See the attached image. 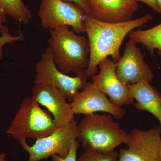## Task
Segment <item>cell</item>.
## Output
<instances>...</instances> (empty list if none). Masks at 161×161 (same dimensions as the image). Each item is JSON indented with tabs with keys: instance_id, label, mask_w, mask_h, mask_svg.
Returning <instances> with one entry per match:
<instances>
[{
	"instance_id": "8992f818",
	"label": "cell",
	"mask_w": 161,
	"mask_h": 161,
	"mask_svg": "<svg viewBox=\"0 0 161 161\" xmlns=\"http://www.w3.org/2000/svg\"><path fill=\"white\" fill-rule=\"evenodd\" d=\"M72 77L63 74L58 69L49 46L41 55L36 64L35 84H44L51 85L60 90L70 101H72L78 90L83 89L87 83L85 70L77 73Z\"/></svg>"
},
{
	"instance_id": "44dd1931",
	"label": "cell",
	"mask_w": 161,
	"mask_h": 161,
	"mask_svg": "<svg viewBox=\"0 0 161 161\" xmlns=\"http://www.w3.org/2000/svg\"><path fill=\"white\" fill-rule=\"evenodd\" d=\"M63 1L74 3L78 4L84 9L87 14L90 15L89 9L86 0H63Z\"/></svg>"
},
{
	"instance_id": "ffe728a7",
	"label": "cell",
	"mask_w": 161,
	"mask_h": 161,
	"mask_svg": "<svg viewBox=\"0 0 161 161\" xmlns=\"http://www.w3.org/2000/svg\"><path fill=\"white\" fill-rule=\"evenodd\" d=\"M137 2H142L150 6L154 11L161 14V11L158 5L156 0H136Z\"/></svg>"
},
{
	"instance_id": "30bf717a",
	"label": "cell",
	"mask_w": 161,
	"mask_h": 161,
	"mask_svg": "<svg viewBox=\"0 0 161 161\" xmlns=\"http://www.w3.org/2000/svg\"><path fill=\"white\" fill-rule=\"evenodd\" d=\"M69 104L77 115L103 112L116 119H122L125 115V110L112 103L93 82H88L81 92H77Z\"/></svg>"
},
{
	"instance_id": "cb8c5ba5",
	"label": "cell",
	"mask_w": 161,
	"mask_h": 161,
	"mask_svg": "<svg viewBox=\"0 0 161 161\" xmlns=\"http://www.w3.org/2000/svg\"><path fill=\"white\" fill-rule=\"evenodd\" d=\"M160 123V125L161 126V121L160 122H159ZM159 157H160V161H161V145L160 147V153H159Z\"/></svg>"
},
{
	"instance_id": "5b68a950",
	"label": "cell",
	"mask_w": 161,
	"mask_h": 161,
	"mask_svg": "<svg viewBox=\"0 0 161 161\" xmlns=\"http://www.w3.org/2000/svg\"><path fill=\"white\" fill-rule=\"evenodd\" d=\"M86 14L78 4L63 0H41L38 11L43 29L69 26L77 34L86 32L84 19Z\"/></svg>"
},
{
	"instance_id": "4fadbf2b",
	"label": "cell",
	"mask_w": 161,
	"mask_h": 161,
	"mask_svg": "<svg viewBox=\"0 0 161 161\" xmlns=\"http://www.w3.org/2000/svg\"><path fill=\"white\" fill-rule=\"evenodd\" d=\"M90 15L107 23H121L132 20L138 9L136 0H86Z\"/></svg>"
},
{
	"instance_id": "603a6c76",
	"label": "cell",
	"mask_w": 161,
	"mask_h": 161,
	"mask_svg": "<svg viewBox=\"0 0 161 161\" xmlns=\"http://www.w3.org/2000/svg\"><path fill=\"white\" fill-rule=\"evenodd\" d=\"M156 1L159 8H160L161 11V0H156Z\"/></svg>"
},
{
	"instance_id": "9c48e42d",
	"label": "cell",
	"mask_w": 161,
	"mask_h": 161,
	"mask_svg": "<svg viewBox=\"0 0 161 161\" xmlns=\"http://www.w3.org/2000/svg\"><path fill=\"white\" fill-rule=\"evenodd\" d=\"M116 74L121 82L134 85L141 82L150 83L154 78L153 72L144 60L136 42L130 39L126 44L124 54L116 63Z\"/></svg>"
},
{
	"instance_id": "3957f363",
	"label": "cell",
	"mask_w": 161,
	"mask_h": 161,
	"mask_svg": "<svg viewBox=\"0 0 161 161\" xmlns=\"http://www.w3.org/2000/svg\"><path fill=\"white\" fill-rule=\"evenodd\" d=\"M78 127L77 140L85 150L112 152L119 145L125 144L129 138V133L122 129L110 114L85 115Z\"/></svg>"
},
{
	"instance_id": "5bb4252c",
	"label": "cell",
	"mask_w": 161,
	"mask_h": 161,
	"mask_svg": "<svg viewBox=\"0 0 161 161\" xmlns=\"http://www.w3.org/2000/svg\"><path fill=\"white\" fill-rule=\"evenodd\" d=\"M130 95L136 100L134 107L140 111L150 112L161 121V94L148 82L129 85Z\"/></svg>"
},
{
	"instance_id": "6da1fadb",
	"label": "cell",
	"mask_w": 161,
	"mask_h": 161,
	"mask_svg": "<svg viewBox=\"0 0 161 161\" xmlns=\"http://www.w3.org/2000/svg\"><path fill=\"white\" fill-rule=\"evenodd\" d=\"M153 18L152 15L148 14L128 22L111 23L102 22L86 15L84 24L90 48L89 63L85 70L87 77L95 75L99 64L108 56L117 63L121 57V45L127 35L150 22Z\"/></svg>"
},
{
	"instance_id": "52a82bcc",
	"label": "cell",
	"mask_w": 161,
	"mask_h": 161,
	"mask_svg": "<svg viewBox=\"0 0 161 161\" xmlns=\"http://www.w3.org/2000/svg\"><path fill=\"white\" fill-rule=\"evenodd\" d=\"M78 124L74 120L64 128H58L48 136L36 140L32 146L28 145L26 139L20 141L23 150L29 154L27 161H41L55 154L65 158L72 142L78 138Z\"/></svg>"
},
{
	"instance_id": "ac0fdd59",
	"label": "cell",
	"mask_w": 161,
	"mask_h": 161,
	"mask_svg": "<svg viewBox=\"0 0 161 161\" xmlns=\"http://www.w3.org/2000/svg\"><path fill=\"white\" fill-rule=\"evenodd\" d=\"M2 35L0 36V60H3V47L8 43H13L14 42L19 40H25L22 32L20 31L19 35L17 36H13L9 33L8 28L1 32Z\"/></svg>"
},
{
	"instance_id": "7a4b0ae2",
	"label": "cell",
	"mask_w": 161,
	"mask_h": 161,
	"mask_svg": "<svg viewBox=\"0 0 161 161\" xmlns=\"http://www.w3.org/2000/svg\"><path fill=\"white\" fill-rule=\"evenodd\" d=\"M47 40L57 68L65 75L85 70L89 63L88 40L70 31L69 26L50 30Z\"/></svg>"
},
{
	"instance_id": "9a60e30c",
	"label": "cell",
	"mask_w": 161,
	"mask_h": 161,
	"mask_svg": "<svg viewBox=\"0 0 161 161\" xmlns=\"http://www.w3.org/2000/svg\"><path fill=\"white\" fill-rule=\"evenodd\" d=\"M7 15L25 24L32 18L31 12L22 0H0V32L6 28L3 24Z\"/></svg>"
},
{
	"instance_id": "2e32d148",
	"label": "cell",
	"mask_w": 161,
	"mask_h": 161,
	"mask_svg": "<svg viewBox=\"0 0 161 161\" xmlns=\"http://www.w3.org/2000/svg\"><path fill=\"white\" fill-rule=\"evenodd\" d=\"M129 36L136 43L145 46L151 55L156 50L161 60V23L150 29L132 30L129 34Z\"/></svg>"
},
{
	"instance_id": "e0dca14e",
	"label": "cell",
	"mask_w": 161,
	"mask_h": 161,
	"mask_svg": "<svg viewBox=\"0 0 161 161\" xmlns=\"http://www.w3.org/2000/svg\"><path fill=\"white\" fill-rule=\"evenodd\" d=\"M118 159L119 152L115 150L109 153L86 150L77 161H118Z\"/></svg>"
},
{
	"instance_id": "8fae6325",
	"label": "cell",
	"mask_w": 161,
	"mask_h": 161,
	"mask_svg": "<svg viewBox=\"0 0 161 161\" xmlns=\"http://www.w3.org/2000/svg\"><path fill=\"white\" fill-rule=\"evenodd\" d=\"M31 98L52 114L57 128H64L75 120V114L67 102L66 97L57 88L44 84H35Z\"/></svg>"
},
{
	"instance_id": "7402d4cb",
	"label": "cell",
	"mask_w": 161,
	"mask_h": 161,
	"mask_svg": "<svg viewBox=\"0 0 161 161\" xmlns=\"http://www.w3.org/2000/svg\"><path fill=\"white\" fill-rule=\"evenodd\" d=\"M0 161H9L6 158V154L5 153H0Z\"/></svg>"
},
{
	"instance_id": "d6986e66",
	"label": "cell",
	"mask_w": 161,
	"mask_h": 161,
	"mask_svg": "<svg viewBox=\"0 0 161 161\" xmlns=\"http://www.w3.org/2000/svg\"><path fill=\"white\" fill-rule=\"evenodd\" d=\"M80 147V143L77 140L72 142L69 154L65 158H62L59 156L55 154L51 157L52 161H77V151Z\"/></svg>"
},
{
	"instance_id": "ba28073f",
	"label": "cell",
	"mask_w": 161,
	"mask_h": 161,
	"mask_svg": "<svg viewBox=\"0 0 161 161\" xmlns=\"http://www.w3.org/2000/svg\"><path fill=\"white\" fill-rule=\"evenodd\" d=\"M125 144L128 149L119 150L118 161H160L161 125L147 131L133 129Z\"/></svg>"
},
{
	"instance_id": "7c38bea8",
	"label": "cell",
	"mask_w": 161,
	"mask_h": 161,
	"mask_svg": "<svg viewBox=\"0 0 161 161\" xmlns=\"http://www.w3.org/2000/svg\"><path fill=\"white\" fill-rule=\"evenodd\" d=\"M98 67L100 71L92 76V80L98 89L118 106L133 104L134 99L130 95L129 85L121 82L116 75V63L107 58Z\"/></svg>"
},
{
	"instance_id": "277c9868",
	"label": "cell",
	"mask_w": 161,
	"mask_h": 161,
	"mask_svg": "<svg viewBox=\"0 0 161 161\" xmlns=\"http://www.w3.org/2000/svg\"><path fill=\"white\" fill-rule=\"evenodd\" d=\"M57 129L51 113L41 108L32 98H26L22 100L6 133L19 142L46 137Z\"/></svg>"
}]
</instances>
